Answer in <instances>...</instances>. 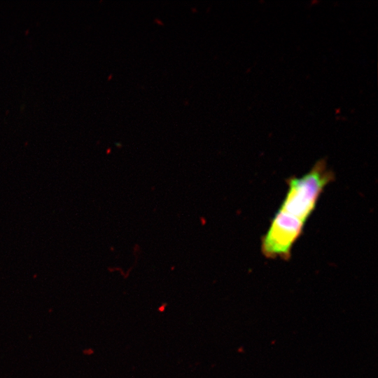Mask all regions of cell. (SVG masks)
Wrapping results in <instances>:
<instances>
[{"label": "cell", "mask_w": 378, "mask_h": 378, "mask_svg": "<svg viewBox=\"0 0 378 378\" xmlns=\"http://www.w3.org/2000/svg\"><path fill=\"white\" fill-rule=\"evenodd\" d=\"M333 178L326 162L321 160L305 174L289 178L287 192L276 213L304 227L323 190Z\"/></svg>", "instance_id": "obj_1"}]
</instances>
